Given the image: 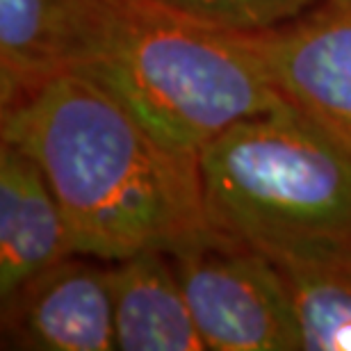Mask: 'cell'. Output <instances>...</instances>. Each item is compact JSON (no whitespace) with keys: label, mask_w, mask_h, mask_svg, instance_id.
Masks as SVG:
<instances>
[{"label":"cell","mask_w":351,"mask_h":351,"mask_svg":"<svg viewBox=\"0 0 351 351\" xmlns=\"http://www.w3.org/2000/svg\"><path fill=\"white\" fill-rule=\"evenodd\" d=\"M69 71L110 91L165 144L196 156L230 125L290 108L240 32L153 0H85Z\"/></svg>","instance_id":"2"},{"label":"cell","mask_w":351,"mask_h":351,"mask_svg":"<svg viewBox=\"0 0 351 351\" xmlns=\"http://www.w3.org/2000/svg\"><path fill=\"white\" fill-rule=\"evenodd\" d=\"M240 34L276 94L351 149V0H319L287 23Z\"/></svg>","instance_id":"5"},{"label":"cell","mask_w":351,"mask_h":351,"mask_svg":"<svg viewBox=\"0 0 351 351\" xmlns=\"http://www.w3.org/2000/svg\"><path fill=\"white\" fill-rule=\"evenodd\" d=\"M3 139L37 160L64 210L75 254L117 263L173 254L213 226L199 156L165 144L110 91L62 71L0 110Z\"/></svg>","instance_id":"1"},{"label":"cell","mask_w":351,"mask_h":351,"mask_svg":"<svg viewBox=\"0 0 351 351\" xmlns=\"http://www.w3.org/2000/svg\"><path fill=\"white\" fill-rule=\"evenodd\" d=\"M98 263L73 254L3 299V349H117L110 267Z\"/></svg>","instance_id":"6"},{"label":"cell","mask_w":351,"mask_h":351,"mask_svg":"<svg viewBox=\"0 0 351 351\" xmlns=\"http://www.w3.org/2000/svg\"><path fill=\"white\" fill-rule=\"evenodd\" d=\"M199 171L210 226L274 265L351 258V149L297 110L230 125Z\"/></svg>","instance_id":"3"},{"label":"cell","mask_w":351,"mask_h":351,"mask_svg":"<svg viewBox=\"0 0 351 351\" xmlns=\"http://www.w3.org/2000/svg\"><path fill=\"white\" fill-rule=\"evenodd\" d=\"M85 0H0V110L69 71Z\"/></svg>","instance_id":"9"},{"label":"cell","mask_w":351,"mask_h":351,"mask_svg":"<svg viewBox=\"0 0 351 351\" xmlns=\"http://www.w3.org/2000/svg\"><path fill=\"white\" fill-rule=\"evenodd\" d=\"M167 10L226 32H263L297 19L319 0H153Z\"/></svg>","instance_id":"11"},{"label":"cell","mask_w":351,"mask_h":351,"mask_svg":"<svg viewBox=\"0 0 351 351\" xmlns=\"http://www.w3.org/2000/svg\"><path fill=\"white\" fill-rule=\"evenodd\" d=\"M276 267L297 311L304 351H351V258Z\"/></svg>","instance_id":"10"},{"label":"cell","mask_w":351,"mask_h":351,"mask_svg":"<svg viewBox=\"0 0 351 351\" xmlns=\"http://www.w3.org/2000/svg\"><path fill=\"white\" fill-rule=\"evenodd\" d=\"M64 210L37 160L0 144V301L48 267L73 256Z\"/></svg>","instance_id":"7"},{"label":"cell","mask_w":351,"mask_h":351,"mask_svg":"<svg viewBox=\"0 0 351 351\" xmlns=\"http://www.w3.org/2000/svg\"><path fill=\"white\" fill-rule=\"evenodd\" d=\"M108 267L117 349H206L169 254L142 251Z\"/></svg>","instance_id":"8"},{"label":"cell","mask_w":351,"mask_h":351,"mask_svg":"<svg viewBox=\"0 0 351 351\" xmlns=\"http://www.w3.org/2000/svg\"><path fill=\"white\" fill-rule=\"evenodd\" d=\"M169 256L206 349H304L283 274L258 249L213 228Z\"/></svg>","instance_id":"4"}]
</instances>
